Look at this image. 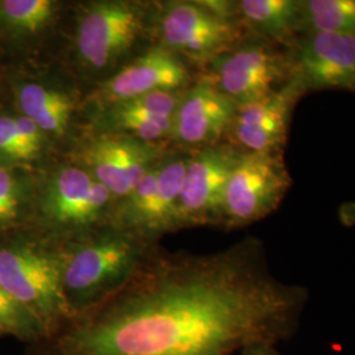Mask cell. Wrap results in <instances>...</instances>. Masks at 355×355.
Instances as JSON below:
<instances>
[{"label": "cell", "instance_id": "ffe728a7", "mask_svg": "<svg viewBox=\"0 0 355 355\" xmlns=\"http://www.w3.org/2000/svg\"><path fill=\"white\" fill-rule=\"evenodd\" d=\"M54 11L51 0H1L0 29L16 37L33 35L48 26Z\"/></svg>", "mask_w": 355, "mask_h": 355}, {"label": "cell", "instance_id": "8fae6325", "mask_svg": "<svg viewBox=\"0 0 355 355\" xmlns=\"http://www.w3.org/2000/svg\"><path fill=\"white\" fill-rule=\"evenodd\" d=\"M303 95L304 91L290 78L266 98L239 105L230 127L236 142L245 152H282L293 108Z\"/></svg>", "mask_w": 355, "mask_h": 355}, {"label": "cell", "instance_id": "cb8c5ba5", "mask_svg": "<svg viewBox=\"0 0 355 355\" xmlns=\"http://www.w3.org/2000/svg\"><path fill=\"white\" fill-rule=\"evenodd\" d=\"M182 99L183 96H180L175 91H155V92H149L139 98L130 99L127 102L116 103V104L125 107L132 111H139V112L153 114L158 117L175 119Z\"/></svg>", "mask_w": 355, "mask_h": 355}, {"label": "cell", "instance_id": "7402d4cb", "mask_svg": "<svg viewBox=\"0 0 355 355\" xmlns=\"http://www.w3.org/2000/svg\"><path fill=\"white\" fill-rule=\"evenodd\" d=\"M112 121L117 127L132 133L137 140L145 142L158 140L168 133H173L175 119L158 117L139 111H132L114 104Z\"/></svg>", "mask_w": 355, "mask_h": 355}, {"label": "cell", "instance_id": "e0dca14e", "mask_svg": "<svg viewBox=\"0 0 355 355\" xmlns=\"http://www.w3.org/2000/svg\"><path fill=\"white\" fill-rule=\"evenodd\" d=\"M237 10L249 26L267 37L286 41L299 28L300 0H242Z\"/></svg>", "mask_w": 355, "mask_h": 355}, {"label": "cell", "instance_id": "7a4b0ae2", "mask_svg": "<svg viewBox=\"0 0 355 355\" xmlns=\"http://www.w3.org/2000/svg\"><path fill=\"white\" fill-rule=\"evenodd\" d=\"M152 250L148 240L116 228L64 241L62 291L69 320L120 290Z\"/></svg>", "mask_w": 355, "mask_h": 355}, {"label": "cell", "instance_id": "d6986e66", "mask_svg": "<svg viewBox=\"0 0 355 355\" xmlns=\"http://www.w3.org/2000/svg\"><path fill=\"white\" fill-rule=\"evenodd\" d=\"M45 135L26 116L0 114V162H28L42 150Z\"/></svg>", "mask_w": 355, "mask_h": 355}, {"label": "cell", "instance_id": "5b68a950", "mask_svg": "<svg viewBox=\"0 0 355 355\" xmlns=\"http://www.w3.org/2000/svg\"><path fill=\"white\" fill-rule=\"evenodd\" d=\"M217 89L237 105L261 101L290 79L287 55L268 44H249L212 60Z\"/></svg>", "mask_w": 355, "mask_h": 355}, {"label": "cell", "instance_id": "2e32d148", "mask_svg": "<svg viewBox=\"0 0 355 355\" xmlns=\"http://www.w3.org/2000/svg\"><path fill=\"white\" fill-rule=\"evenodd\" d=\"M17 105L44 135H62L73 112V101L60 91L38 83H24L16 89Z\"/></svg>", "mask_w": 355, "mask_h": 355}, {"label": "cell", "instance_id": "44dd1931", "mask_svg": "<svg viewBox=\"0 0 355 355\" xmlns=\"http://www.w3.org/2000/svg\"><path fill=\"white\" fill-rule=\"evenodd\" d=\"M0 336H12L31 346L42 341L45 333L35 318L0 284Z\"/></svg>", "mask_w": 355, "mask_h": 355}, {"label": "cell", "instance_id": "9c48e42d", "mask_svg": "<svg viewBox=\"0 0 355 355\" xmlns=\"http://www.w3.org/2000/svg\"><path fill=\"white\" fill-rule=\"evenodd\" d=\"M142 28V11L125 1L91 4L79 20L76 49L86 64L103 69L129 49Z\"/></svg>", "mask_w": 355, "mask_h": 355}, {"label": "cell", "instance_id": "7c38bea8", "mask_svg": "<svg viewBox=\"0 0 355 355\" xmlns=\"http://www.w3.org/2000/svg\"><path fill=\"white\" fill-rule=\"evenodd\" d=\"M153 146L127 136H103L89 144L85 161L99 183L114 196H125L152 168Z\"/></svg>", "mask_w": 355, "mask_h": 355}, {"label": "cell", "instance_id": "9a60e30c", "mask_svg": "<svg viewBox=\"0 0 355 355\" xmlns=\"http://www.w3.org/2000/svg\"><path fill=\"white\" fill-rule=\"evenodd\" d=\"M190 158H177L158 166L154 191L140 212L129 223L125 232L149 240L164 229L174 228L177 209Z\"/></svg>", "mask_w": 355, "mask_h": 355}, {"label": "cell", "instance_id": "277c9868", "mask_svg": "<svg viewBox=\"0 0 355 355\" xmlns=\"http://www.w3.org/2000/svg\"><path fill=\"white\" fill-rule=\"evenodd\" d=\"M291 184L282 152L241 153L225 187L218 223L237 228L266 217Z\"/></svg>", "mask_w": 355, "mask_h": 355}, {"label": "cell", "instance_id": "6da1fadb", "mask_svg": "<svg viewBox=\"0 0 355 355\" xmlns=\"http://www.w3.org/2000/svg\"><path fill=\"white\" fill-rule=\"evenodd\" d=\"M308 300L270 270L249 237L212 254L152 250L114 295L32 345L33 355H233L278 345Z\"/></svg>", "mask_w": 355, "mask_h": 355}, {"label": "cell", "instance_id": "3957f363", "mask_svg": "<svg viewBox=\"0 0 355 355\" xmlns=\"http://www.w3.org/2000/svg\"><path fill=\"white\" fill-rule=\"evenodd\" d=\"M62 243L55 237L0 241V284L35 318L45 338L69 321L62 291Z\"/></svg>", "mask_w": 355, "mask_h": 355}, {"label": "cell", "instance_id": "4fadbf2b", "mask_svg": "<svg viewBox=\"0 0 355 355\" xmlns=\"http://www.w3.org/2000/svg\"><path fill=\"white\" fill-rule=\"evenodd\" d=\"M239 105L211 80L198 83L183 96L173 133L186 145L214 146L230 129Z\"/></svg>", "mask_w": 355, "mask_h": 355}, {"label": "cell", "instance_id": "ba28073f", "mask_svg": "<svg viewBox=\"0 0 355 355\" xmlns=\"http://www.w3.org/2000/svg\"><path fill=\"white\" fill-rule=\"evenodd\" d=\"M111 199V192L102 183L78 167H64L48 184L44 214L61 241L83 234L99 218ZM64 240V241H66Z\"/></svg>", "mask_w": 355, "mask_h": 355}, {"label": "cell", "instance_id": "30bf717a", "mask_svg": "<svg viewBox=\"0 0 355 355\" xmlns=\"http://www.w3.org/2000/svg\"><path fill=\"white\" fill-rule=\"evenodd\" d=\"M166 45L196 60L216 58L227 51L239 31L200 3H174L166 8L161 20Z\"/></svg>", "mask_w": 355, "mask_h": 355}, {"label": "cell", "instance_id": "ac0fdd59", "mask_svg": "<svg viewBox=\"0 0 355 355\" xmlns=\"http://www.w3.org/2000/svg\"><path fill=\"white\" fill-rule=\"evenodd\" d=\"M297 32L355 35V0H300Z\"/></svg>", "mask_w": 355, "mask_h": 355}, {"label": "cell", "instance_id": "d4e9b609", "mask_svg": "<svg viewBox=\"0 0 355 355\" xmlns=\"http://www.w3.org/2000/svg\"><path fill=\"white\" fill-rule=\"evenodd\" d=\"M338 218L343 227H355V200L340 205Z\"/></svg>", "mask_w": 355, "mask_h": 355}, {"label": "cell", "instance_id": "5bb4252c", "mask_svg": "<svg viewBox=\"0 0 355 355\" xmlns=\"http://www.w3.org/2000/svg\"><path fill=\"white\" fill-rule=\"evenodd\" d=\"M189 79L184 64L165 49H155L128 64L103 87L111 102H127L155 91H174Z\"/></svg>", "mask_w": 355, "mask_h": 355}, {"label": "cell", "instance_id": "8992f818", "mask_svg": "<svg viewBox=\"0 0 355 355\" xmlns=\"http://www.w3.org/2000/svg\"><path fill=\"white\" fill-rule=\"evenodd\" d=\"M240 155L232 146L214 145L189 159L174 227L220 221L225 187Z\"/></svg>", "mask_w": 355, "mask_h": 355}, {"label": "cell", "instance_id": "52a82bcc", "mask_svg": "<svg viewBox=\"0 0 355 355\" xmlns=\"http://www.w3.org/2000/svg\"><path fill=\"white\" fill-rule=\"evenodd\" d=\"M290 78L306 92L355 89V35L306 33L287 54Z\"/></svg>", "mask_w": 355, "mask_h": 355}, {"label": "cell", "instance_id": "484cf974", "mask_svg": "<svg viewBox=\"0 0 355 355\" xmlns=\"http://www.w3.org/2000/svg\"><path fill=\"white\" fill-rule=\"evenodd\" d=\"M240 355H280L275 345L270 343H255L242 350Z\"/></svg>", "mask_w": 355, "mask_h": 355}, {"label": "cell", "instance_id": "603a6c76", "mask_svg": "<svg viewBox=\"0 0 355 355\" xmlns=\"http://www.w3.org/2000/svg\"><path fill=\"white\" fill-rule=\"evenodd\" d=\"M23 186L12 168L0 164V229L15 224L23 209Z\"/></svg>", "mask_w": 355, "mask_h": 355}]
</instances>
